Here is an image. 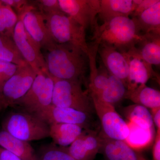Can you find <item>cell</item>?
I'll return each instance as SVG.
<instances>
[{"instance_id":"cell-36","label":"cell","mask_w":160,"mask_h":160,"mask_svg":"<svg viewBox=\"0 0 160 160\" xmlns=\"http://www.w3.org/2000/svg\"><path fill=\"white\" fill-rule=\"evenodd\" d=\"M0 160H22L16 155L0 147Z\"/></svg>"},{"instance_id":"cell-12","label":"cell","mask_w":160,"mask_h":160,"mask_svg":"<svg viewBox=\"0 0 160 160\" xmlns=\"http://www.w3.org/2000/svg\"><path fill=\"white\" fill-rule=\"evenodd\" d=\"M40 118L49 125L52 124H71L86 128L89 114L66 107L50 105L37 113Z\"/></svg>"},{"instance_id":"cell-20","label":"cell","mask_w":160,"mask_h":160,"mask_svg":"<svg viewBox=\"0 0 160 160\" xmlns=\"http://www.w3.org/2000/svg\"><path fill=\"white\" fill-rule=\"evenodd\" d=\"M132 19L141 34H160V1Z\"/></svg>"},{"instance_id":"cell-23","label":"cell","mask_w":160,"mask_h":160,"mask_svg":"<svg viewBox=\"0 0 160 160\" xmlns=\"http://www.w3.org/2000/svg\"><path fill=\"white\" fill-rule=\"evenodd\" d=\"M127 91V87L122 80L109 74L108 82L105 89L99 97H96L105 102L114 106L115 104L126 99Z\"/></svg>"},{"instance_id":"cell-7","label":"cell","mask_w":160,"mask_h":160,"mask_svg":"<svg viewBox=\"0 0 160 160\" xmlns=\"http://www.w3.org/2000/svg\"><path fill=\"white\" fill-rule=\"evenodd\" d=\"M90 95L101 122L102 134L110 139L126 141L130 132L128 123L116 111L114 106L93 95Z\"/></svg>"},{"instance_id":"cell-10","label":"cell","mask_w":160,"mask_h":160,"mask_svg":"<svg viewBox=\"0 0 160 160\" xmlns=\"http://www.w3.org/2000/svg\"><path fill=\"white\" fill-rule=\"evenodd\" d=\"M21 19L26 32L45 51L51 49L55 42L47 28L43 14L36 7L26 11Z\"/></svg>"},{"instance_id":"cell-13","label":"cell","mask_w":160,"mask_h":160,"mask_svg":"<svg viewBox=\"0 0 160 160\" xmlns=\"http://www.w3.org/2000/svg\"><path fill=\"white\" fill-rule=\"evenodd\" d=\"M98 53L107 71L122 80L127 88L129 67L124 53L103 44H99Z\"/></svg>"},{"instance_id":"cell-33","label":"cell","mask_w":160,"mask_h":160,"mask_svg":"<svg viewBox=\"0 0 160 160\" xmlns=\"http://www.w3.org/2000/svg\"><path fill=\"white\" fill-rule=\"evenodd\" d=\"M36 6L42 14H49L62 11L58 0H39L35 1Z\"/></svg>"},{"instance_id":"cell-37","label":"cell","mask_w":160,"mask_h":160,"mask_svg":"<svg viewBox=\"0 0 160 160\" xmlns=\"http://www.w3.org/2000/svg\"><path fill=\"white\" fill-rule=\"evenodd\" d=\"M151 114L154 125L157 130H160V108L152 109Z\"/></svg>"},{"instance_id":"cell-3","label":"cell","mask_w":160,"mask_h":160,"mask_svg":"<svg viewBox=\"0 0 160 160\" xmlns=\"http://www.w3.org/2000/svg\"><path fill=\"white\" fill-rule=\"evenodd\" d=\"M2 125L12 136L28 142L49 137V125L37 115L25 110L10 112Z\"/></svg>"},{"instance_id":"cell-4","label":"cell","mask_w":160,"mask_h":160,"mask_svg":"<svg viewBox=\"0 0 160 160\" xmlns=\"http://www.w3.org/2000/svg\"><path fill=\"white\" fill-rule=\"evenodd\" d=\"M43 15L49 33L56 43L78 46L87 53L86 30L82 26L62 11Z\"/></svg>"},{"instance_id":"cell-29","label":"cell","mask_w":160,"mask_h":160,"mask_svg":"<svg viewBox=\"0 0 160 160\" xmlns=\"http://www.w3.org/2000/svg\"><path fill=\"white\" fill-rule=\"evenodd\" d=\"M38 160H76L69 154L66 147L51 144L43 146L38 154Z\"/></svg>"},{"instance_id":"cell-25","label":"cell","mask_w":160,"mask_h":160,"mask_svg":"<svg viewBox=\"0 0 160 160\" xmlns=\"http://www.w3.org/2000/svg\"><path fill=\"white\" fill-rule=\"evenodd\" d=\"M48 74L47 71H41L38 72L29 90L19 101H18L15 106H20L25 111L28 110L41 95Z\"/></svg>"},{"instance_id":"cell-31","label":"cell","mask_w":160,"mask_h":160,"mask_svg":"<svg viewBox=\"0 0 160 160\" xmlns=\"http://www.w3.org/2000/svg\"><path fill=\"white\" fill-rule=\"evenodd\" d=\"M5 5L9 6L13 9L18 18L23 15L29 9L35 7L30 4L29 1L25 0H1Z\"/></svg>"},{"instance_id":"cell-26","label":"cell","mask_w":160,"mask_h":160,"mask_svg":"<svg viewBox=\"0 0 160 160\" xmlns=\"http://www.w3.org/2000/svg\"><path fill=\"white\" fill-rule=\"evenodd\" d=\"M18 20L13 9L0 0V34L12 37Z\"/></svg>"},{"instance_id":"cell-2","label":"cell","mask_w":160,"mask_h":160,"mask_svg":"<svg viewBox=\"0 0 160 160\" xmlns=\"http://www.w3.org/2000/svg\"><path fill=\"white\" fill-rule=\"evenodd\" d=\"M142 34L134 20L127 17H118L98 25L93 30V39L111 46L122 52L134 47Z\"/></svg>"},{"instance_id":"cell-11","label":"cell","mask_w":160,"mask_h":160,"mask_svg":"<svg viewBox=\"0 0 160 160\" xmlns=\"http://www.w3.org/2000/svg\"><path fill=\"white\" fill-rule=\"evenodd\" d=\"M123 53L129 64L128 91L134 89L139 85L146 84L150 78L159 82V76L154 71L152 66L141 57L134 47Z\"/></svg>"},{"instance_id":"cell-28","label":"cell","mask_w":160,"mask_h":160,"mask_svg":"<svg viewBox=\"0 0 160 160\" xmlns=\"http://www.w3.org/2000/svg\"><path fill=\"white\" fill-rule=\"evenodd\" d=\"M54 81L48 73L43 91L39 98L26 111L36 113L52 105Z\"/></svg>"},{"instance_id":"cell-17","label":"cell","mask_w":160,"mask_h":160,"mask_svg":"<svg viewBox=\"0 0 160 160\" xmlns=\"http://www.w3.org/2000/svg\"><path fill=\"white\" fill-rule=\"evenodd\" d=\"M141 57L151 66L160 65V34H142L141 39L134 46Z\"/></svg>"},{"instance_id":"cell-1","label":"cell","mask_w":160,"mask_h":160,"mask_svg":"<svg viewBox=\"0 0 160 160\" xmlns=\"http://www.w3.org/2000/svg\"><path fill=\"white\" fill-rule=\"evenodd\" d=\"M46 51L43 55L50 76L58 79L82 81L89 66L88 56L82 49L70 44L56 43Z\"/></svg>"},{"instance_id":"cell-5","label":"cell","mask_w":160,"mask_h":160,"mask_svg":"<svg viewBox=\"0 0 160 160\" xmlns=\"http://www.w3.org/2000/svg\"><path fill=\"white\" fill-rule=\"evenodd\" d=\"M54 81L52 105L79 110L90 114L94 109L88 91L83 90L82 81L58 79Z\"/></svg>"},{"instance_id":"cell-22","label":"cell","mask_w":160,"mask_h":160,"mask_svg":"<svg viewBox=\"0 0 160 160\" xmlns=\"http://www.w3.org/2000/svg\"><path fill=\"white\" fill-rule=\"evenodd\" d=\"M124 114L129 123L143 129L154 131L151 113L146 107L136 104L130 105L124 108Z\"/></svg>"},{"instance_id":"cell-19","label":"cell","mask_w":160,"mask_h":160,"mask_svg":"<svg viewBox=\"0 0 160 160\" xmlns=\"http://www.w3.org/2000/svg\"><path fill=\"white\" fill-rule=\"evenodd\" d=\"M49 137L53 144L62 147L70 146L83 133V126L71 124H52L49 125Z\"/></svg>"},{"instance_id":"cell-9","label":"cell","mask_w":160,"mask_h":160,"mask_svg":"<svg viewBox=\"0 0 160 160\" xmlns=\"http://www.w3.org/2000/svg\"><path fill=\"white\" fill-rule=\"evenodd\" d=\"M100 0H58L62 11L72 18L86 30L93 31L98 24L97 16Z\"/></svg>"},{"instance_id":"cell-34","label":"cell","mask_w":160,"mask_h":160,"mask_svg":"<svg viewBox=\"0 0 160 160\" xmlns=\"http://www.w3.org/2000/svg\"><path fill=\"white\" fill-rule=\"evenodd\" d=\"M159 1V0H140L139 3L137 6L134 12L131 16L132 18L137 16L143 11L153 6Z\"/></svg>"},{"instance_id":"cell-21","label":"cell","mask_w":160,"mask_h":160,"mask_svg":"<svg viewBox=\"0 0 160 160\" xmlns=\"http://www.w3.org/2000/svg\"><path fill=\"white\" fill-rule=\"evenodd\" d=\"M126 99L151 109L160 108V92L142 84L132 90L127 91Z\"/></svg>"},{"instance_id":"cell-30","label":"cell","mask_w":160,"mask_h":160,"mask_svg":"<svg viewBox=\"0 0 160 160\" xmlns=\"http://www.w3.org/2000/svg\"><path fill=\"white\" fill-rule=\"evenodd\" d=\"M109 74L105 67L100 66L98 74L89 78V90L90 94L99 97L105 89L109 79Z\"/></svg>"},{"instance_id":"cell-15","label":"cell","mask_w":160,"mask_h":160,"mask_svg":"<svg viewBox=\"0 0 160 160\" xmlns=\"http://www.w3.org/2000/svg\"><path fill=\"white\" fill-rule=\"evenodd\" d=\"M102 146L100 152L106 160H148L124 141L110 139L100 133Z\"/></svg>"},{"instance_id":"cell-18","label":"cell","mask_w":160,"mask_h":160,"mask_svg":"<svg viewBox=\"0 0 160 160\" xmlns=\"http://www.w3.org/2000/svg\"><path fill=\"white\" fill-rule=\"evenodd\" d=\"M0 147L22 160H38V154L29 142L14 137L2 129L0 130Z\"/></svg>"},{"instance_id":"cell-6","label":"cell","mask_w":160,"mask_h":160,"mask_svg":"<svg viewBox=\"0 0 160 160\" xmlns=\"http://www.w3.org/2000/svg\"><path fill=\"white\" fill-rule=\"evenodd\" d=\"M37 75L29 64L19 67L0 89V112L15 106L29 90Z\"/></svg>"},{"instance_id":"cell-27","label":"cell","mask_w":160,"mask_h":160,"mask_svg":"<svg viewBox=\"0 0 160 160\" xmlns=\"http://www.w3.org/2000/svg\"><path fill=\"white\" fill-rule=\"evenodd\" d=\"M128 124L130 132L125 142L134 149L145 147L152 139L154 131L143 129L131 123Z\"/></svg>"},{"instance_id":"cell-24","label":"cell","mask_w":160,"mask_h":160,"mask_svg":"<svg viewBox=\"0 0 160 160\" xmlns=\"http://www.w3.org/2000/svg\"><path fill=\"white\" fill-rule=\"evenodd\" d=\"M0 60L19 66L28 64L20 53L12 37L0 34Z\"/></svg>"},{"instance_id":"cell-8","label":"cell","mask_w":160,"mask_h":160,"mask_svg":"<svg viewBox=\"0 0 160 160\" xmlns=\"http://www.w3.org/2000/svg\"><path fill=\"white\" fill-rule=\"evenodd\" d=\"M12 38L23 58L37 74L47 71L42 48L26 32L21 19L15 27Z\"/></svg>"},{"instance_id":"cell-35","label":"cell","mask_w":160,"mask_h":160,"mask_svg":"<svg viewBox=\"0 0 160 160\" xmlns=\"http://www.w3.org/2000/svg\"><path fill=\"white\" fill-rule=\"evenodd\" d=\"M153 160H160V130L157 131L152 148Z\"/></svg>"},{"instance_id":"cell-14","label":"cell","mask_w":160,"mask_h":160,"mask_svg":"<svg viewBox=\"0 0 160 160\" xmlns=\"http://www.w3.org/2000/svg\"><path fill=\"white\" fill-rule=\"evenodd\" d=\"M102 146V138L100 134L85 130L76 140L66 148L76 160H93L100 152Z\"/></svg>"},{"instance_id":"cell-16","label":"cell","mask_w":160,"mask_h":160,"mask_svg":"<svg viewBox=\"0 0 160 160\" xmlns=\"http://www.w3.org/2000/svg\"><path fill=\"white\" fill-rule=\"evenodd\" d=\"M137 5V0H100L98 16L103 22L118 17H130Z\"/></svg>"},{"instance_id":"cell-32","label":"cell","mask_w":160,"mask_h":160,"mask_svg":"<svg viewBox=\"0 0 160 160\" xmlns=\"http://www.w3.org/2000/svg\"><path fill=\"white\" fill-rule=\"evenodd\" d=\"M19 67L13 63L0 60V89L14 74Z\"/></svg>"}]
</instances>
